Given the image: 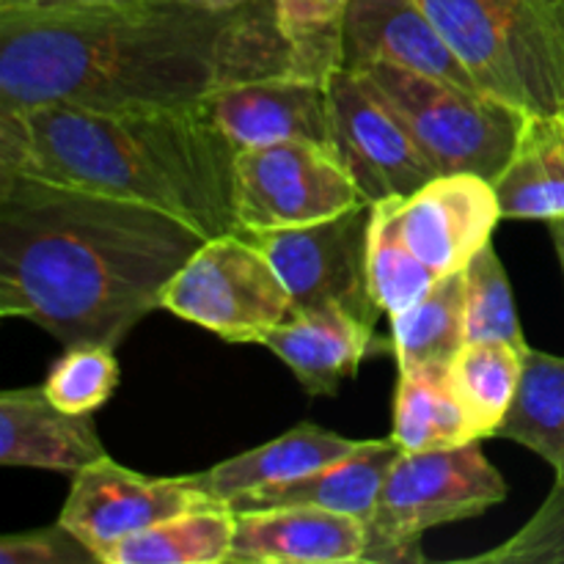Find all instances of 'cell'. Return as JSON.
<instances>
[{
  "label": "cell",
  "mask_w": 564,
  "mask_h": 564,
  "mask_svg": "<svg viewBox=\"0 0 564 564\" xmlns=\"http://www.w3.org/2000/svg\"><path fill=\"white\" fill-rule=\"evenodd\" d=\"M279 75H297V66L275 0L240 9L113 0L0 11V110L198 108L231 83Z\"/></svg>",
  "instance_id": "6da1fadb"
},
{
  "label": "cell",
  "mask_w": 564,
  "mask_h": 564,
  "mask_svg": "<svg viewBox=\"0 0 564 564\" xmlns=\"http://www.w3.org/2000/svg\"><path fill=\"white\" fill-rule=\"evenodd\" d=\"M204 240L147 204L0 171V314L116 350Z\"/></svg>",
  "instance_id": "7a4b0ae2"
},
{
  "label": "cell",
  "mask_w": 564,
  "mask_h": 564,
  "mask_svg": "<svg viewBox=\"0 0 564 564\" xmlns=\"http://www.w3.org/2000/svg\"><path fill=\"white\" fill-rule=\"evenodd\" d=\"M235 154L198 108L0 110V171L147 204L204 237L240 231Z\"/></svg>",
  "instance_id": "3957f363"
},
{
  "label": "cell",
  "mask_w": 564,
  "mask_h": 564,
  "mask_svg": "<svg viewBox=\"0 0 564 564\" xmlns=\"http://www.w3.org/2000/svg\"><path fill=\"white\" fill-rule=\"evenodd\" d=\"M479 91L523 116L564 110V0H419Z\"/></svg>",
  "instance_id": "277c9868"
},
{
  "label": "cell",
  "mask_w": 564,
  "mask_h": 564,
  "mask_svg": "<svg viewBox=\"0 0 564 564\" xmlns=\"http://www.w3.org/2000/svg\"><path fill=\"white\" fill-rule=\"evenodd\" d=\"M358 80L394 113L438 176L479 174L496 182L529 116L474 88L397 64H372Z\"/></svg>",
  "instance_id": "5b68a950"
},
{
  "label": "cell",
  "mask_w": 564,
  "mask_h": 564,
  "mask_svg": "<svg viewBox=\"0 0 564 564\" xmlns=\"http://www.w3.org/2000/svg\"><path fill=\"white\" fill-rule=\"evenodd\" d=\"M505 477L485 457L482 438L444 449L402 452L367 523L364 564L424 562V532L468 521L507 499Z\"/></svg>",
  "instance_id": "8992f818"
},
{
  "label": "cell",
  "mask_w": 564,
  "mask_h": 564,
  "mask_svg": "<svg viewBox=\"0 0 564 564\" xmlns=\"http://www.w3.org/2000/svg\"><path fill=\"white\" fill-rule=\"evenodd\" d=\"M163 308L237 345H259L297 314L279 270L242 231L204 240L165 286Z\"/></svg>",
  "instance_id": "52a82bcc"
},
{
  "label": "cell",
  "mask_w": 564,
  "mask_h": 564,
  "mask_svg": "<svg viewBox=\"0 0 564 564\" xmlns=\"http://www.w3.org/2000/svg\"><path fill=\"white\" fill-rule=\"evenodd\" d=\"M361 204L369 202L330 147L286 141L237 149L235 218L242 235L301 229Z\"/></svg>",
  "instance_id": "ba28073f"
},
{
  "label": "cell",
  "mask_w": 564,
  "mask_h": 564,
  "mask_svg": "<svg viewBox=\"0 0 564 564\" xmlns=\"http://www.w3.org/2000/svg\"><path fill=\"white\" fill-rule=\"evenodd\" d=\"M372 204L301 229L248 235L279 270L297 312L341 306L361 323L378 325V301L369 284Z\"/></svg>",
  "instance_id": "9c48e42d"
},
{
  "label": "cell",
  "mask_w": 564,
  "mask_h": 564,
  "mask_svg": "<svg viewBox=\"0 0 564 564\" xmlns=\"http://www.w3.org/2000/svg\"><path fill=\"white\" fill-rule=\"evenodd\" d=\"M204 507L226 505L209 499L193 474L147 477L105 455L72 474V488L61 507L58 523L77 534L105 564V556L130 534Z\"/></svg>",
  "instance_id": "30bf717a"
},
{
  "label": "cell",
  "mask_w": 564,
  "mask_h": 564,
  "mask_svg": "<svg viewBox=\"0 0 564 564\" xmlns=\"http://www.w3.org/2000/svg\"><path fill=\"white\" fill-rule=\"evenodd\" d=\"M334 152L369 204L408 198L435 171L389 108L347 69L328 77Z\"/></svg>",
  "instance_id": "8fae6325"
},
{
  "label": "cell",
  "mask_w": 564,
  "mask_h": 564,
  "mask_svg": "<svg viewBox=\"0 0 564 564\" xmlns=\"http://www.w3.org/2000/svg\"><path fill=\"white\" fill-rule=\"evenodd\" d=\"M394 218L411 251L438 279L466 268L505 220L494 182L479 174L435 176L413 196L397 198Z\"/></svg>",
  "instance_id": "7c38bea8"
},
{
  "label": "cell",
  "mask_w": 564,
  "mask_h": 564,
  "mask_svg": "<svg viewBox=\"0 0 564 564\" xmlns=\"http://www.w3.org/2000/svg\"><path fill=\"white\" fill-rule=\"evenodd\" d=\"M204 110L235 149L273 147L286 141L334 149L328 83L279 75L231 83L204 102Z\"/></svg>",
  "instance_id": "4fadbf2b"
},
{
  "label": "cell",
  "mask_w": 564,
  "mask_h": 564,
  "mask_svg": "<svg viewBox=\"0 0 564 564\" xmlns=\"http://www.w3.org/2000/svg\"><path fill=\"white\" fill-rule=\"evenodd\" d=\"M380 61L479 91L419 0H350L341 25V69L361 72Z\"/></svg>",
  "instance_id": "5bb4252c"
},
{
  "label": "cell",
  "mask_w": 564,
  "mask_h": 564,
  "mask_svg": "<svg viewBox=\"0 0 564 564\" xmlns=\"http://www.w3.org/2000/svg\"><path fill=\"white\" fill-rule=\"evenodd\" d=\"M229 564H364L367 527L323 507L235 512Z\"/></svg>",
  "instance_id": "9a60e30c"
},
{
  "label": "cell",
  "mask_w": 564,
  "mask_h": 564,
  "mask_svg": "<svg viewBox=\"0 0 564 564\" xmlns=\"http://www.w3.org/2000/svg\"><path fill=\"white\" fill-rule=\"evenodd\" d=\"M91 413L61 411L44 386L6 389L0 394V463L77 474L105 457Z\"/></svg>",
  "instance_id": "2e32d148"
},
{
  "label": "cell",
  "mask_w": 564,
  "mask_h": 564,
  "mask_svg": "<svg viewBox=\"0 0 564 564\" xmlns=\"http://www.w3.org/2000/svg\"><path fill=\"white\" fill-rule=\"evenodd\" d=\"M273 350L308 397H334L345 378H352L367 356H372L375 328L361 323L341 306L297 312L279 328L268 330L262 341Z\"/></svg>",
  "instance_id": "e0dca14e"
},
{
  "label": "cell",
  "mask_w": 564,
  "mask_h": 564,
  "mask_svg": "<svg viewBox=\"0 0 564 564\" xmlns=\"http://www.w3.org/2000/svg\"><path fill=\"white\" fill-rule=\"evenodd\" d=\"M361 446L364 441L341 438L330 430L306 422L279 435L270 444L229 457L209 471L193 474V479L209 499L229 507L231 501L253 494V490L295 482L308 474L323 471V468L350 457Z\"/></svg>",
  "instance_id": "ac0fdd59"
},
{
  "label": "cell",
  "mask_w": 564,
  "mask_h": 564,
  "mask_svg": "<svg viewBox=\"0 0 564 564\" xmlns=\"http://www.w3.org/2000/svg\"><path fill=\"white\" fill-rule=\"evenodd\" d=\"M402 449L394 438L364 441L358 452L334 466L314 471L295 482L273 485V488L253 490L229 505L231 512L270 510V507H323V510L352 516L367 527L378 505L386 474L391 471Z\"/></svg>",
  "instance_id": "d6986e66"
},
{
  "label": "cell",
  "mask_w": 564,
  "mask_h": 564,
  "mask_svg": "<svg viewBox=\"0 0 564 564\" xmlns=\"http://www.w3.org/2000/svg\"><path fill=\"white\" fill-rule=\"evenodd\" d=\"M507 220L564 218V110L523 124L510 163L494 182Z\"/></svg>",
  "instance_id": "ffe728a7"
},
{
  "label": "cell",
  "mask_w": 564,
  "mask_h": 564,
  "mask_svg": "<svg viewBox=\"0 0 564 564\" xmlns=\"http://www.w3.org/2000/svg\"><path fill=\"white\" fill-rule=\"evenodd\" d=\"M391 319V352L402 375H446L466 345V275H444L408 312Z\"/></svg>",
  "instance_id": "44dd1931"
},
{
  "label": "cell",
  "mask_w": 564,
  "mask_h": 564,
  "mask_svg": "<svg viewBox=\"0 0 564 564\" xmlns=\"http://www.w3.org/2000/svg\"><path fill=\"white\" fill-rule=\"evenodd\" d=\"M494 438L532 449L554 468V482H564V356L523 352L518 391Z\"/></svg>",
  "instance_id": "7402d4cb"
},
{
  "label": "cell",
  "mask_w": 564,
  "mask_h": 564,
  "mask_svg": "<svg viewBox=\"0 0 564 564\" xmlns=\"http://www.w3.org/2000/svg\"><path fill=\"white\" fill-rule=\"evenodd\" d=\"M523 352L507 341H466L446 372V386L460 405L474 438H494L512 405Z\"/></svg>",
  "instance_id": "603a6c76"
},
{
  "label": "cell",
  "mask_w": 564,
  "mask_h": 564,
  "mask_svg": "<svg viewBox=\"0 0 564 564\" xmlns=\"http://www.w3.org/2000/svg\"><path fill=\"white\" fill-rule=\"evenodd\" d=\"M235 529L237 516L229 507L182 512L121 540L105 564H224Z\"/></svg>",
  "instance_id": "cb8c5ba5"
},
{
  "label": "cell",
  "mask_w": 564,
  "mask_h": 564,
  "mask_svg": "<svg viewBox=\"0 0 564 564\" xmlns=\"http://www.w3.org/2000/svg\"><path fill=\"white\" fill-rule=\"evenodd\" d=\"M391 438L402 452L444 449L474 441L471 427L446 386V375L400 372Z\"/></svg>",
  "instance_id": "d4e9b609"
},
{
  "label": "cell",
  "mask_w": 564,
  "mask_h": 564,
  "mask_svg": "<svg viewBox=\"0 0 564 564\" xmlns=\"http://www.w3.org/2000/svg\"><path fill=\"white\" fill-rule=\"evenodd\" d=\"M397 198L372 204L369 226V284L380 312L397 317L422 301L438 275L411 251L394 218Z\"/></svg>",
  "instance_id": "484cf974"
},
{
  "label": "cell",
  "mask_w": 564,
  "mask_h": 564,
  "mask_svg": "<svg viewBox=\"0 0 564 564\" xmlns=\"http://www.w3.org/2000/svg\"><path fill=\"white\" fill-rule=\"evenodd\" d=\"M463 275H466V341H507L518 350H529L516 312V295L494 242L482 246L468 259Z\"/></svg>",
  "instance_id": "4316f807"
},
{
  "label": "cell",
  "mask_w": 564,
  "mask_h": 564,
  "mask_svg": "<svg viewBox=\"0 0 564 564\" xmlns=\"http://www.w3.org/2000/svg\"><path fill=\"white\" fill-rule=\"evenodd\" d=\"M350 0H275L301 77L328 83L341 69V25Z\"/></svg>",
  "instance_id": "83f0119b"
},
{
  "label": "cell",
  "mask_w": 564,
  "mask_h": 564,
  "mask_svg": "<svg viewBox=\"0 0 564 564\" xmlns=\"http://www.w3.org/2000/svg\"><path fill=\"white\" fill-rule=\"evenodd\" d=\"M119 386V361L113 347L75 345L53 364L44 394L53 405L69 413H94L102 408Z\"/></svg>",
  "instance_id": "f1b7e54d"
},
{
  "label": "cell",
  "mask_w": 564,
  "mask_h": 564,
  "mask_svg": "<svg viewBox=\"0 0 564 564\" xmlns=\"http://www.w3.org/2000/svg\"><path fill=\"white\" fill-rule=\"evenodd\" d=\"M488 564H564V482H554L540 510L494 551L474 556Z\"/></svg>",
  "instance_id": "f546056e"
},
{
  "label": "cell",
  "mask_w": 564,
  "mask_h": 564,
  "mask_svg": "<svg viewBox=\"0 0 564 564\" xmlns=\"http://www.w3.org/2000/svg\"><path fill=\"white\" fill-rule=\"evenodd\" d=\"M0 564H102L64 523L0 540Z\"/></svg>",
  "instance_id": "4dcf8cb0"
},
{
  "label": "cell",
  "mask_w": 564,
  "mask_h": 564,
  "mask_svg": "<svg viewBox=\"0 0 564 564\" xmlns=\"http://www.w3.org/2000/svg\"><path fill=\"white\" fill-rule=\"evenodd\" d=\"M97 3H113V0H0V11H55Z\"/></svg>",
  "instance_id": "1f68e13d"
},
{
  "label": "cell",
  "mask_w": 564,
  "mask_h": 564,
  "mask_svg": "<svg viewBox=\"0 0 564 564\" xmlns=\"http://www.w3.org/2000/svg\"><path fill=\"white\" fill-rule=\"evenodd\" d=\"M549 231H551V242H554L556 257H560L562 273H564V218L551 220V224H549Z\"/></svg>",
  "instance_id": "d6a6232c"
},
{
  "label": "cell",
  "mask_w": 564,
  "mask_h": 564,
  "mask_svg": "<svg viewBox=\"0 0 564 564\" xmlns=\"http://www.w3.org/2000/svg\"><path fill=\"white\" fill-rule=\"evenodd\" d=\"M193 3L209 6V9H240V6L257 3V0H193Z\"/></svg>",
  "instance_id": "836d02e7"
}]
</instances>
